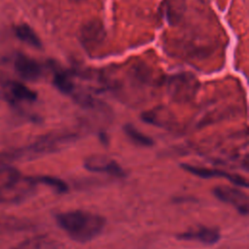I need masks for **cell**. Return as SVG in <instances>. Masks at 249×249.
<instances>
[{"mask_svg":"<svg viewBox=\"0 0 249 249\" xmlns=\"http://www.w3.org/2000/svg\"><path fill=\"white\" fill-rule=\"evenodd\" d=\"M56 223L71 239L85 243L102 231L106 221L104 217L95 213L71 210L56 215Z\"/></svg>","mask_w":249,"mask_h":249,"instance_id":"obj_1","label":"cell"},{"mask_svg":"<svg viewBox=\"0 0 249 249\" xmlns=\"http://www.w3.org/2000/svg\"><path fill=\"white\" fill-rule=\"evenodd\" d=\"M0 200L2 202H18L25 197L36 185L32 177H24L15 167L0 165Z\"/></svg>","mask_w":249,"mask_h":249,"instance_id":"obj_2","label":"cell"},{"mask_svg":"<svg viewBox=\"0 0 249 249\" xmlns=\"http://www.w3.org/2000/svg\"><path fill=\"white\" fill-rule=\"evenodd\" d=\"M106 37V30L103 23L98 19H90L84 23L80 29L79 38L88 51H95Z\"/></svg>","mask_w":249,"mask_h":249,"instance_id":"obj_3","label":"cell"},{"mask_svg":"<svg viewBox=\"0 0 249 249\" xmlns=\"http://www.w3.org/2000/svg\"><path fill=\"white\" fill-rule=\"evenodd\" d=\"M198 88L196 78L190 73L177 74L170 78L168 89L170 94L176 99H189Z\"/></svg>","mask_w":249,"mask_h":249,"instance_id":"obj_4","label":"cell"},{"mask_svg":"<svg viewBox=\"0 0 249 249\" xmlns=\"http://www.w3.org/2000/svg\"><path fill=\"white\" fill-rule=\"evenodd\" d=\"M213 193L218 199L231 204L242 215H247L249 209L248 196L242 191L229 186H218L213 190Z\"/></svg>","mask_w":249,"mask_h":249,"instance_id":"obj_5","label":"cell"},{"mask_svg":"<svg viewBox=\"0 0 249 249\" xmlns=\"http://www.w3.org/2000/svg\"><path fill=\"white\" fill-rule=\"evenodd\" d=\"M84 166L91 172H102L116 177L124 176V169L116 160L102 155L90 156L85 160Z\"/></svg>","mask_w":249,"mask_h":249,"instance_id":"obj_6","label":"cell"},{"mask_svg":"<svg viewBox=\"0 0 249 249\" xmlns=\"http://www.w3.org/2000/svg\"><path fill=\"white\" fill-rule=\"evenodd\" d=\"M181 167L183 169H185L186 171H188L196 176L201 177V178H225L235 185L245 187V188L248 187L247 180L245 178H243L242 176H239L238 174H231V173H228V172H225L222 170L194 166V165H191L188 163H182Z\"/></svg>","mask_w":249,"mask_h":249,"instance_id":"obj_7","label":"cell"},{"mask_svg":"<svg viewBox=\"0 0 249 249\" xmlns=\"http://www.w3.org/2000/svg\"><path fill=\"white\" fill-rule=\"evenodd\" d=\"M14 67L16 72L24 80L35 82L42 76L41 65L33 58L18 53L14 60Z\"/></svg>","mask_w":249,"mask_h":249,"instance_id":"obj_8","label":"cell"},{"mask_svg":"<svg viewBox=\"0 0 249 249\" xmlns=\"http://www.w3.org/2000/svg\"><path fill=\"white\" fill-rule=\"evenodd\" d=\"M4 97L11 103L33 102L37 98L35 91L19 82H8L4 85Z\"/></svg>","mask_w":249,"mask_h":249,"instance_id":"obj_9","label":"cell"},{"mask_svg":"<svg viewBox=\"0 0 249 249\" xmlns=\"http://www.w3.org/2000/svg\"><path fill=\"white\" fill-rule=\"evenodd\" d=\"M181 240H196L204 244L212 245L220 239V233L217 229L209 227H199L196 230H191L177 235Z\"/></svg>","mask_w":249,"mask_h":249,"instance_id":"obj_10","label":"cell"},{"mask_svg":"<svg viewBox=\"0 0 249 249\" xmlns=\"http://www.w3.org/2000/svg\"><path fill=\"white\" fill-rule=\"evenodd\" d=\"M186 7V0H163L161 13L170 25H175L183 18Z\"/></svg>","mask_w":249,"mask_h":249,"instance_id":"obj_11","label":"cell"},{"mask_svg":"<svg viewBox=\"0 0 249 249\" xmlns=\"http://www.w3.org/2000/svg\"><path fill=\"white\" fill-rule=\"evenodd\" d=\"M15 33L19 40L32 46L33 48L40 49L42 47V43L39 37L28 24L22 23V24L17 25L15 27Z\"/></svg>","mask_w":249,"mask_h":249,"instance_id":"obj_12","label":"cell"},{"mask_svg":"<svg viewBox=\"0 0 249 249\" xmlns=\"http://www.w3.org/2000/svg\"><path fill=\"white\" fill-rule=\"evenodd\" d=\"M124 131L125 132V134L127 135V137L135 144L140 145V146H144V147H150L153 146L154 141L151 137L147 136L146 134L142 133L141 131H139L134 125L132 124H125L124 126Z\"/></svg>","mask_w":249,"mask_h":249,"instance_id":"obj_13","label":"cell"},{"mask_svg":"<svg viewBox=\"0 0 249 249\" xmlns=\"http://www.w3.org/2000/svg\"><path fill=\"white\" fill-rule=\"evenodd\" d=\"M54 86L63 93H71L74 89L73 81L68 73L62 70H57L53 76Z\"/></svg>","mask_w":249,"mask_h":249,"instance_id":"obj_14","label":"cell"},{"mask_svg":"<svg viewBox=\"0 0 249 249\" xmlns=\"http://www.w3.org/2000/svg\"><path fill=\"white\" fill-rule=\"evenodd\" d=\"M32 179L35 184L47 185V186L53 188V190H55L57 193H65L68 190L67 184L63 180L56 178V177L43 175V176L32 177Z\"/></svg>","mask_w":249,"mask_h":249,"instance_id":"obj_15","label":"cell"}]
</instances>
